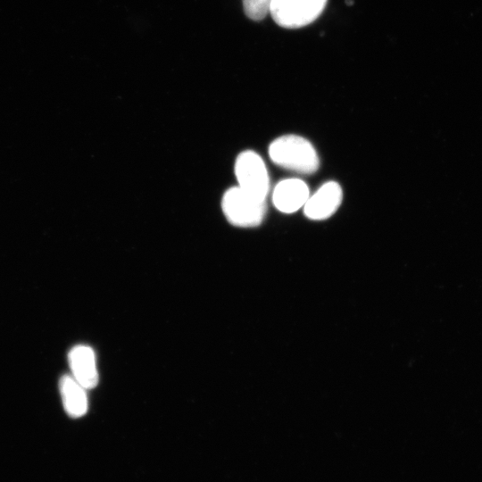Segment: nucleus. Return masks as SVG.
I'll return each instance as SVG.
<instances>
[{
    "mask_svg": "<svg viewBox=\"0 0 482 482\" xmlns=\"http://www.w3.org/2000/svg\"><path fill=\"white\" fill-rule=\"evenodd\" d=\"M268 152L276 165L299 174H312L320 167L316 149L301 136H281L270 143Z\"/></svg>",
    "mask_w": 482,
    "mask_h": 482,
    "instance_id": "1",
    "label": "nucleus"
},
{
    "mask_svg": "<svg viewBox=\"0 0 482 482\" xmlns=\"http://www.w3.org/2000/svg\"><path fill=\"white\" fill-rule=\"evenodd\" d=\"M221 208L227 220L238 228L259 226L266 214V201L257 199L239 187H229L221 199Z\"/></svg>",
    "mask_w": 482,
    "mask_h": 482,
    "instance_id": "2",
    "label": "nucleus"
},
{
    "mask_svg": "<svg viewBox=\"0 0 482 482\" xmlns=\"http://www.w3.org/2000/svg\"><path fill=\"white\" fill-rule=\"evenodd\" d=\"M237 187L252 196L266 201L270 177L262 158L253 150L240 153L235 162Z\"/></svg>",
    "mask_w": 482,
    "mask_h": 482,
    "instance_id": "3",
    "label": "nucleus"
},
{
    "mask_svg": "<svg viewBox=\"0 0 482 482\" xmlns=\"http://www.w3.org/2000/svg\"><path fill=\"white\" fill-rule=\"evenodd\" d=\"M328 0H272L270 13L280 27L297 29L314 21Z\"/></svg>",
    "mask_w": 482,
    "mask_h": 482,
    "instance_id": "4",
    "label": "nucleus"
},
{
    "mask_svg": "<svg viewBox=\"0 0 482 482\" xmlns=\"http://www.w3.org/2000/svg\"><path fill=\"white\" fill-rule=\"evenodd\" d=\"M343 190L334 181L322 184L313 195H310L303 209L304 215L312 220H323L332 216L342 204Z\"/></svg>",
    "mask_w": 482,
    "mask_h": 482,
    "instance_id": "5",
    "label": "nucleus"
},
{
    "mask_svg": "<svg viewBox=\"0 0 482 482\" xmlns=\"http://www.w3.org/2000/svg\"><path fill=\"white\" fill-rule=\"evenodd\" d=\"M309 196V187L300 179H282L272 191L273 204L283 213L297 212L304 206Z\"/></svg>",
    "mask_w": 482,
    "mask_h": 482,
    "instance_id": "6",
    "label": "nucleus"
},
{
    "mask_svg": "<svg viewBox=\"0 0 482 482\" xmlns=\"http://www.w3.org/2000/svg\"><path fill=\"white\" fill-rule=\"evenodd\" d=\"M72 377L86 389L95 387L98 383L96 355L87 345H79L73 347L68 355Z\"/></svg>",
    "mask_w": 482,
    "mask_h": 482,
    "instance_id": "7",
    "label": "nucleus"
},
{
    "mask_svg": "<svg viewBox=\"0 0 482 482\" xmlns=\"http://www.w3.org/2000/svg\"><path fill=\"white\" fill-rule=\"evenodd\" d=\"M60 393L66 412L72 418H79L87 411L86 388L72 376L65 375L59 382Z\"/></svg>",
    "mask_w": 482,
    "mask_h": 482,
    "instance_id": "8",
    "label": "nucleus"
},
{
    "mask_svg": "<svg viewBox=\"0 0 482 482\" xmlns=\"http://www.w3.org/2000/svg\"><path fill=\"white\" fill-rule=\"evenodd\" d=\"M272 0H243L245 15L253 21H262L270 13Z\"/></svg>",
    "mask_w": 482,
    "mask_h": 482,
    "instance_id": "9",
    "label": "nucleus"
},
{
    "mask_svg": "<svg viewBox=\"0 0 482 482\" xmlns=\"http://www.w3.org/2000/svg\"><path fill=\"white\" fill-rule=\"evenodd\" d=\"M345 4L347 5H352L353 4V0H345Z\"/></svg>",
    "mask_w": 482,
    "mask_h": 482,
    "instance_id": "10",
    "label": "nucleus"
}]
</instances>
